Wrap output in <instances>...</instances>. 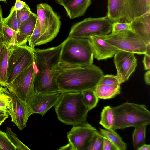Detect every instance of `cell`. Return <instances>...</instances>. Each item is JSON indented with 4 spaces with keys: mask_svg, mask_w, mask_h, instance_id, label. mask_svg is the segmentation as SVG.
Segmentation results:
<instances>
[{
    "mask_svg": "<svg viewBox=\"0 0 150 150\" xmlns=\"http://www.w3.org/2000/svg\"><path fill=\"white\" fill-rule=\"evenodd\" d=\"M104 75L100 68L93 64L81 66L59 62L56 82L62 92H82L94 89Z\"/></svg>",
    "mask_w": 150,
    "mask_h": 150,
    "instance_id": "obj_1",
    "label": "cell"
},
{
    "mask_svg": "<svg viewBox=\"0 0 150 150\" xmlns=\"http://www.w3.org/2000/svg\"><path fill=\"white\" fill-rule=\"evenodd\" d=\"M4 23L9 28L18 33L21 24L16 13V11L13 6L11 8L8 16L4 18Z\"/></svg>",
    "mask_w": 150,
    "mask_h": 150,
    "instance_id": "obj_26",
    "label": "cell"
},
{
    "mask_svg": "<svg viewBox=\"0 0 150 150\" xmlns=\"http://www.w3.org/2000/svg\"><path fill=\"white\" fill-rule=\"evenodd\" d=\"M106 16L112 22H130L135 17L132 0H108Z\"/></svg>",
    "mask_w": 150,
    "mask_h": 150,
    "instance_id": "obj_13",
    "label": "cell"
},
{
    "mask_svg": "<svg viewBox=\"0 0 150 150\" xmlns=\"http://www.w3.org/2000/svg\"><path fill=\"white\" fill-rule=\"evenodd\" d=\"M99 36L118 50L134 54H146V45L139 36L133 31H125Z\"/></svg>",
    "mask_w": 150,
    "mask_h": 150,
    "instance_id": "obj_9",
    "label": "cell"
},
{
    "mask_svg": "<svg viewBox=\"0 0 150 150\" xmlns=\"http://www.w3.org/2000/svg\"><path fill=\"white\" fill-rule=\"evenodd\" d=\"M10 47L5 46L0 56V85L6 87L8 86L7 70Z\"/></svg>",
    "mask_w": 150,
    "mask_h": 150,
    "instance_id": "obj_20",
    "label": "cell"
},
{
    "mask_svg": "<svg viewBox=\"0 0 150 150\" xmlns=\"http://www.w3.org/2000/svg\"><path fill=\"white\" fill-rule=\"evenodd\" d=\"M104 137L96 131L85 150H103Z\"/></svg>",
    "mask_w": 150,
    "mask_h": 150,
    "instance_id": "obj_29",
    "label": "cell"
},
{
    "mask_svg": "<svg viewBox=\"0 0 150 150\" xmlns=\"http://www.w3.org/2000/svg\"><path fill=\"white\" fill-rule=\"evenodd\" d=\"M36 8L41 33L36 46L51 41L58 34L61 25L60 17L48 4L39 3Z\"/></svg>",
    "mask_w": 150,
    "mask_h": 150,
    "instance_id": "obj_6",
    "label": "cell"
},
{
    "mask_svg": "<svg viewBox=\"0 0 150 150\" xmlns=\"http://www.w3.org/2000/svg\"><path fill=\"white\" fill-rule=\"evenodd\" d=\"M62 43L60 63L81 66L93 64V50L88 38H67Z\"/></svg>",
    "mask_w": 150,
    "mask_h": 150,
    "instance_id": "obj_4",
    "label": "cell"
},
{
    "mask_svg": "<svg viewBox=\"0 0 150 150\" xmlns=\"http://www.w3.org/2000/svg\"><path fill=\"white\" fill-rule=\"evenodd\" d=\"M112 23L106 16L88 17L72 25L68 38H88L93 35H104L112 31Z\"/></svg>",
    "mask_w": 150,
    "mask_h": 150,
    "instance_id": "obj_8",
    "label": "cell"
},
{
    "mask_svg": "<svg viewBox=\"0 0 150 150\" xmlns=\"http://www.w3.org/2000/svg\"><path fill=\"white\" fill-rule=\"evenodd\" d=\"M63 92L58 91L50 93H42L35 91L26 102L33 114L45 115L53 107L58 104Z\"/></svg>",
    "mask_w": 150,
    "mask_h": 150,
    "instance_id": "obj_11",
    "label": "cell"
},
{
    "mask_svg": "<svg viewBox=\"0 0 150 150\" xmlns=\"http://www.w3.org/2000/svg\"><path fill=\"white\" fill-rule=\"evenodd\" d=\"M4 18L2 15V10L0 5V44L7 45L4 38L3 32V25L4 23Z\"/></svg>",
    "mask_w": 150,
    "mask_h": 150,
    "instance_id": "obj_37",
    "label": "cell"
},
{
    "mask_svg": "<svg viewBox=\"0 0 150 150\" xmlns=\"http://www.w3.org/2000/svg\"><path fill=\"white\" fill-rule=\"evenodd\" d=\"M0 150H16L6 132L0 130Z\"/></svg>",
    "mask_w": 150,
    "mask_h": 150,
    "instance_id": "obj_31",
    "label": "cell"
},
{
    "mask_svg": "<svg viewBox=\"0 0 150 150\" xmlns=\"http://www.w3.org/2000/svg\"><path fill=\"white\" fill-rule=\"evenodd\" d=\"M70 0H56V2L64 8Z\"/></svg>",
    "mask_w": 150,
    "mask_h": 150,
    "instance_id": "obj_42",
    "label": "cell"
},
{
    "mask_svg": "<svg viewBox=\"0 0 150 150\" xmlns=\"http://www.w3.org/2000/svg\"><path fill=\"white\" fill-rule=\"evenodd\" d=\"M40 28L38 19L34 30L28 40V46L34 51L35 49V47L36 46V42L40 36Z\"/></svg>",
    "mask_w": 150,
    "mask_h": 150,
    "instance_id": "obj_33",
    "label": "cell"
},
{
    "mask_svg": "<svg viewBox=\"0 0 150 150\" xmlns=\"http://www.w3.org/2000/svg\"><path fill=\"white\" fill-rule=\"evenodd\" d=\"M129 30L133 31L130 22L117 21L112 23L111 31L112 33Z\"/></svg>",
    "mask_w": 150,
    "mask_h": 150,
    "instance_id": "obj_32",
    "label": "cell"
},
{
    "mask_svg": "<svg viewBox=\"0 0 150 150\" xmlns=\"http://www.w3.org/2000/svg\"><path fill=\"white\" fill-rule=\"evenodd\" d=\"M100 132L103 136L108 139L115 146L117 150H126V144L117 133L115 130H105L100 128Z\"/></svg>",
    "mask_w": 150,
    "mask_h": 150,
    "instance_id": "obj_21",
    "label": "cell"
},
{
    "mask_svg": "<svg viewBox=\"0 0 150 150\" xmlns=\"http://www.w3.org/2000/svg\"><path fill=\"white\" fill-rule=\"evenodd\" d=\"M120 85L98 84L94 90L99 99L113 98L120 93Z\"/></svg>",
    "mask_w": 150,
    "mask_h": 150,
    "instance_id": "obj_19",
    "label": "cell"
},
{
    "mask_svg": "<svg viewBox=\"0 0 150 150\" xmlns=\"http://www.w3.org/2000/svg\"><path fill=\"white\" fill-rule=\"evenodd\" d=\"M7 136L11 142L16 147V150H30V149L24 144L11 130L8 127L6 129Z\"/></svg>",
    "mask_w": 150,
    "mask_h": 150,
    "instance_id": "obj_30",
    "label": "cell"
},
{
    "mask_svg": "<svg viewBox=\"0 0 150 150\" xmlns=\"http://www.w3.org/2000/svg\"><path fill=\"white\" fill-rule=\"evenodd\" d=\"M4 88H3L0 85V91L4 89Z\"/></svg>",
    "mask_w": 150,
    "mask_h": 150,
    "instance_id": "obj_50",
    "label": "cell"
},
{
    "mask_svg": "<svg viewBox=\"0 0 150 150\" xmlns=\"http://www.w3.org/2000/svg\"><path fill=\"white\" fill-rule=\"evenodd\" d=\"M3 32L7 44V47H10L18 45L17 40V33L9 28L4 23L3 25Z\"/></svg>",
    "mask_w": 150,
    "mask_h": 150,
    "instance_id": "obj_27",
    "label": "cell"
},
{
    "mask_svg": "<svg viewBox=\"0 0 150 150\" xmlns=\"http://www.w3.org/2000/svg\"><path fill=\"white\" fill-rule=\"evenodd\" d=\"M144 55L142 61L144 69L145 70H149L150 69V56Z\"/></svg>",
    "mask_w": 150,
    "mask_h": 150,
    "instance_id": "obj_40",
    "label": "cell"
},
{
    "mask_svg": "<svg viewBox=\"0 0 150 150\" xmlns=\"http://www.w3.org/2000/svg\"><path fill=\"white\" fill-rule=\"evenodd\" d=\"M104 137V141L103 150H117L116 149L107 138Z\"/></svg>",
    "mask_w": 150,
    "mask_h": 150,
    "instance_id": "obj_38",
    "label": "cell"
},
{
    "mask_svg": "<svg viewBox=\"0 0 150 150\" xmlns=\"http://www.w3.org/2000/svg\"><path fill=\"white\" fill-rule=\"evenodd\" d=\"M8 114V110L0 108V115H5Z\"/></svg>",
    "mask_w": 150,
    "mask_h": 150,
    "instance_id": "obj_46",
    "label": "cell"
},
{
    "mask_svg": "<svg viewBox=\"0 0 150 150\" xmlns=\"http://www.w3.org/2000/svg\"><path fill=\"white\" fill-rule=\"evenodd\" d=\"M8 91L0 96V108L8 110L10 101L11 97Z\"/></svg>",
    "mask_w": 150,
    "mask_h": 150,
    "instance_id": "obj_36",
    "label": "cell"
},
{
    "mask_svg": "<svg viewBox=\"0 0 150 150\" xmlns=\"http://www.w3.org/2000/svg\"><path fill=\"white\" fill-rule=\"evenodd\" d=\"M149 2L150 3V0H148Z\"/></svg>",
    "mask_w": 150,
    "mask_h": 150,
    "instance_id": "obj_52",
    "label": "cell"
},
{
    "mask_svg": "<svg viewBox=\"0 0 150 150\" xmlns=\"http://www.w3.org/2000/svg\"><path fill=\"white\" fill-rule=\"evenodd\" d=\"M98 84L120 85L116 75H104Z\"/></svg>",
    "mask_w": 150,
    "mask_h": 150,
    "instance_id": "obj_35",
    "label": "cell"
},
{
    "mask_svg": "<svg viewBox=\"0 0 150 150\" xmlns=\"http://www.w3.org/2000/svg\"><path fill=\"white\" fill-rule=\"evenodd\" d=\"M36 67L34 62L19 74L6 87L9 92L26 102L35 92Z\"/></svg>",
    "mask_w": 150,
    "mask_h": 150,
    "instance_id": "obj_10",
    "label": "cell"
},
{
    "mask_svg": "<svg viewBox=\"0 0 150 150\" xmlns=\"http://www.w3.org/2000/svg\"><path fill=\"white\" fill-rule=\"evenodd\" d=\"M112 108L115 130L150 124V112L144 105L126 102Z\"/></svg>",
    "mask_w": 150,
    "mask_h": 150,
    "instance_id": "obj_5",
    "label": "cell"
},
{
    "mask_svg": "<svg viewBox=\"0 0 150 150\" xmlns=\"http://www.w3.org/2000/svg\"><path fill=\"white\" fill-rule=\"evenodd\" d=\"M114 116L112 108L110 106L104 107L101 113L99 123L108 130L113 129Z\"/></svg>",
    "mask_w": 150,
    "mask_h": 150,
    "instance_id": "obj_22",
    "label": "cell"
},
{
    "mask_svg": "<svg viewBox=\"0 0 150 150\" xmlns=\"http://www.w3.org/2000/svg\"><path fill=\"white\" fill-rule=\"evenodd\" d=\"M7 91V90L6 88H4V89L1 91H0V96L6 92Z\"/></svg>",
    "mask_w": 150,
    "mask_h": 150,
    "instance_id": "obj_49",
    "label": "cell"
},
{
    "mask_svg": "<svg viewBox=\"0 0 150 150\" xmlns=\"http://www.w3.org/2000/svg\"><path fill=\"white\" fill-rule=\"evenodd\" d=\"M150 144H145L140 147L137 150H150Z\"/></svg>",
    "mask_w": 150,
    "mask_h": 150,
    "instance_id": "obj_44",
    "label": "cell"
},
{
    "mask_svg": "<svg viewBox=\"0 0 150 150\" xmlns=\"http://www.w3.org/2000/svg\"><path fill=\"white\" fill-rule=\"evenodd\" d=\"M135 17L150 11V3L148 0H132Z\"/></svg>",
    "mask_w": 150,
    "mask_h": 150,
    "instance_id": "obj_28",
    "label": "cell"
},
{
    "mask_svg": "<svg viewBox=\"0 0 150 150\" xmlns=\"http://www.w3.org/2000/svg\"><path fill=\"white\" fill-rule=\"evenodd\" d=\"M134 32L146 45L150 43V11L135 17L130 22Z\"/></svg>",
    "mask_w": 150,
    "mask_h": 150,
    "instance_id": "obj_17",
    "label": "cell"
},
{
    "mask_svg": "<svg viewBox=\"0 0 150 150\" xmlns=\"http://www.w3.org/2000/svg\"><path fill=\"white\" fill-rule=\"evenodd\" d=\"M35 57L34 51L27 43L10 47L7 74L8 85L34 62Z\"/></svg>",
    "mask_w": 150,
    "mask_h": 150,
    "instance_id": "obj_7",
    "label": "cell"
},
{
    "mask_svg": "<svg viewBox=\"0 0 150 150\" xmlns=\"http://www.w3.org/2000/svg\"><path fill=\"white\" fill-rule=\"evenodd\" d=\"M38 19L37 14L33 13L27 20L21 24L18 32L29 38L34 30Z\"/></svg>",
    "mask_w": 150,
    "mask_h": 150,
    "instance_id": "obj_24",
    "label": "cell"
},
{
    "mask_svg": "<svg viewBox=\"0 0 150 150\" xmlns=\"http://www.w3.org/2000/svg\"><path fill=\"white\" fill-rule=\"evenodd\" d=\"M58 150H73V148L71 145L69 143L63 146L58 149Z\"/></svg>",
    "mask_w": 150,
    "mask_h": 150,
    "instance_id": "obj_43",
    "label": "cell"
},
{
    "mask_svg": "<svg viewBox=\"0 0 150 150\" xmlns=\"http://www.w3.org/2000/svg\"><path fill=\"white\" fill-rule=\"evenodd\" d=\"M8 94L11 99L8 111L11 121L20 130H22L26 127L28 119L32 112L26 102L12 93L9 92Z\"/></svg>",
    "mask_w": 150,
    "mask_h": 150,
    "instance_id": "obj_15",
    "label": "cell"
},
{
    "mask_svg": "<svg viewBox=\"0 0 150 150\" xmlns=\"http://www.w3.org/2000/svg\"><path fill=\"white\" fill-rule=\"evenodd\" d=\"M0 1H3L4 2H6V0H0Z\"/></svg>",
    "mask_w": 150,
    "mask_h": 150,
    "instance_id": "obj_51",
    "label": "cell"
},
{
    "mask_svg": "<svg viewBox=\"0 0 150 150\" xmlns=\"http://www.w3.org/2000/svg\"><path fill=\"white\" fill-rule=\"evenodd\" d=\"M144 79L146 83L149 85H150V70L148 71L145 73L144 75Z\"/></svg>",
    "mask_w": 150,
    "mask_h": 150,
    "instance_id": "obj_41",
    "label": "cell"
},
{
    "mask_svg": "<svg viewBox=\"0 0 150 150\" xmlns=\"http://www.w3.org/2000/svg\"><path fill=\"white\" fill-rule=\"evenodd\" d=\"M54 108L58 119L64 124L73 126L87 122L89 110L84 103L82 92H63Z\"/></svg>",
    "mask_w": 150,
    "mask_h": 150,
    "instance_id": "obj_3",
    "label": "cell"
},
{
    "mask_svg": "<svg viewBox=\"0 0 150 150\" xmlns=\"http://www.w3.org/2000/svg\"><path fill=\"white\" fill-rule=\"evenodd\" d=\"M82 93L84 103L89 111L97 106L99 98L94 89L85 90L82 91Z\"/></svg>",
    "mask_w": 150,
    "mask_h": 150,
    "instance_id": "obj_25",
    "label": "cell"
},
{
    "mask_svg": "<svg viewBox=\"0 0 150 150\" xmlns=\"http://www.w3.org/2000/svg\"><path fill=\"white\" fill-rule=\"evenodd\" d=\"M147 125H142L134 127L132 133V144L134 149H137L145 144L146 129Z\"/></svg>",
    "mask_w": 150,
    "mask_h": 150,
    "instance_id": "obj_23",
    "label": "cell"
},
{
    "mask_svg": "<svg viewBox=\"0 0 150 150\" xmlns=\"http://www.w3.org/2000/svg\"><path fill=\"white\" fill-rule=\"evenodd\" d=\"M33 13L27 4L22 10L16 11L18 18L21 24L27 20Z\"/></svg>",
    "mask_w": 150,
    "mask_h": 150,
    "instance_id": "obj_34",
    "label": "cell"
},
{
    "mask_svg": "<svg viewBox=\"0 0 150 150\" xmlns=\"http://www.w3.org/2000/svg\"><path fill=\"white\" fill-rule=\"evenodd\" d=\"M62 45L61 43L54 47L43 49H35L36 72L34 86L36 91L50 93L60 91L56 80Z\"/></svg>",
    "mask_w": 150,
    "mask_h": 150,
    "instance_id": "obj_2",
    "label": "cell"
},
{
    "mask_svg": "<svg viewBox=\"0 0 150 150\" xmlns=\"http://www.w3.org/2000/svg\"><path fill=\"white\" fill-rule=\"evenodd\" d=\"M91 0H70L64 8L71 19L83 16L91 4Z\"/></svg>",
    "mask_w": 150,
    "mask_h": 150,
    "instance_id": "obj_18",
    "label": "cell"
},
{
    "mask_svg": "<svg viewBox=\"0 0 150 150\" xmlns=\"http://www.w3.org/2000/svg\"><path fill=\"white\" fill-rule=\"evenodd\" d=\"M9 115V114L5 115H0V125L8 118Z\"/></svg>",
    "mask_w": 150,
    "mask_h": 150,
    "instance_id": "obj_45",
    "label": "cell"
},
{
    "mask_svg": "<svg viewBox=\"0 0 150 150\" xmlns=\"http://www.w3.org/2000/svg\"><path fill=\"white\" fill-rule=\"evenodd\" d=\"M146 55L150 56V43L146 45Z\"/></svg>",
    "mask_w": 150,
    "mask_h": 150,
    "instance_id": "obj_47",
    "label": "cell"
},
{
    "mask_svg": "<svg viewBox=\"0 0 150 150\" xmlns=\"http://www.w3.org/2000/svg\"><path fill=\"white\" fill-rule=\"evenodd\" d=\"M92 47L94 57L98 60L106 59L113 57L118 50L107 42L99 35H93L88 38Z\"/></svg>",
    "mask_w": 150,
    "mask_h": 150,
    "instance_id": "obj_16",
    "label": "cell"
},
{
    "mask_svg": "<svg viewBox=\"0 0 150 150\" xmlns=\"http://www.w3.org/2000/svg\"><path fill=\"white\" fill-rule=\"evenodd\" d=\"M6 45H4L0 44V56L4 48Z\"/></svg>",
    "mask_w": 150,
    "mask_h": 150,
    "instance_id": "obj_48",
    "label": "cell"
},
{
    "mask_svg": "<svg viewBox=\"0 0 150 150\" xmlns=\"http://www.w3.org/2000/svg\"><path fill=\"white\" fill-rule=\"evenodd\" d=\"M113 61L117 71L116 76L120 85L135 71L137 59L134 53L118 50L114 56Z\"/></svg>",
    "mask_w": 150,
    "mask_h": 150,
    "instance_id": "obj_14",
    "label": "cell"
},
{
    "mask_svg": "<svg viewBox=\"0 0 150 150\" xmlns=\"http://www.w3.org/2000/svg\"><path fill=\"white\" fill-rule=\"evenodd\" d=\"M27 4L24 1L21 0H16L14 8L16 11H20L23 9Z\"/></svg>",
    "mask_w": 150,
    "mask_h": 150,
    "instance_id": "obj_39",
    "label": "cell"
},
{
    "mask_svg": "<svg viewBox=\"0 0 150 150\" xmlns=\"http://www.w3.org/2000/svg\"><path fill=\"white\" fill-rule=\"evenodd\" d=\"M96 131L87 122L73 125L67 134L68 143L73 150H85Z\"/></svg>",
    "mask_w": 150,
    "mask_h": 150,
    "instance_id": "obj_12",
    "label": "cell"
}]
</instances>
